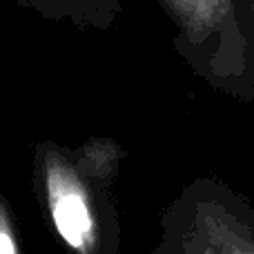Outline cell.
<instances>
[{"mask_svg": "<svg viewBox=\"0 0 254 254\" xmlns=\"http://www.w3.org/2000/svg\"><path fill=\"white\" fill-rule=\"evenodd\" d=\"M0 254H20L16 216L4 194H0Z\"/></svg>", "mask_w": 254, "mask_h": 254, "instance_id": "obj_3", "label": "cell"}, {"mask_svg": "<svg viewBox=\"0 0 254 254\" xmlns=\"http://www.w3.org/2000/svg\"><path fill=\"white\" fill-rule=\"evenodd\" d=\"M121 156V147L107 138H92L83 147L36 145V198L49 228L74 254H121L114 198Z\"/></svg>", "mask_w": 254, "mask_h": 254, "instance_id": "obj_1", "label": "cell"}, {"mask_svg": "<svg viewBox=\"0 0 254 254\" xmlns=\"http://www.w3.org/2000/svg\"><path fill=\"white\" fill-rule=\"evenodd\" d=\"M152 254H254V205L223 181H192L163 212Z\"/></svg>", "mask_w": 254, "mask_h": 254, "instance_id": "obj_2", "label": "cell"}]
</instances>
